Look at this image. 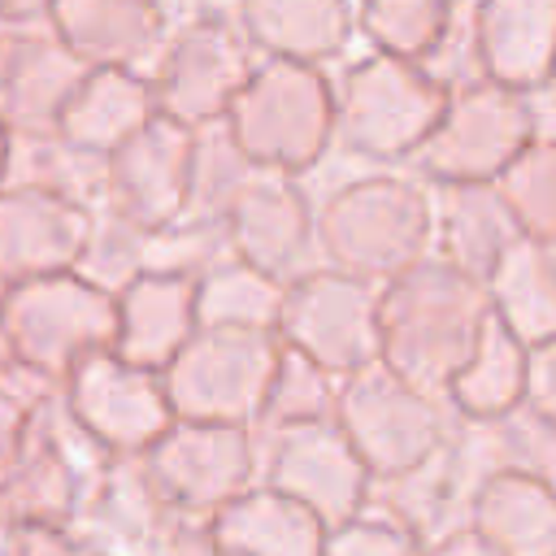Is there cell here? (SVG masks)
Masks as SVG:
<instances>
[{
  "instance_id": "6da1fadb",
  "label": "cell",
  "mask_w": 556,
  "mask_h": 556,
  "mask_svg": "<svg viewBox=\"0 0 556 556\" xmlns=\"http://www.w3.org/2000/svg\"><path fill=\"white\" fill-rule=\"evenodd\" d=\"M486 321V287L439 252H426L378 287V361L447 400V382L473 356Z\"/></svg>"
},
{
  "instance_id": "7a4b0ae2",
  "label": "cell",
  "mask_w": 556,
  "mask_h": 556,
  "mask_svg": "<svg viewBox=\"0 0 556 556\" xmlns=\"http://www.w3.org/2000/svg\"><path fill=\"white\" fill-rule=\"evenodd\" d=\"M434 252V191L408 165H378L317 200V256L369 282Z\"/></svg>"
},
{
  "instance_id": "3957f363",
  "label": "cell",
  "mask_w": 556,
  "mask_h": 556,
  "mask_svg": "<svg viewBox=\"0 0 556 556\" xmlns=\"http://www.w3.org/2000/svg\"><path fill=\"white\" fill-rule=\"evenodd\" d=\"M222 126L256 169L304 178L334 152V78L326 65L261 56Z\"/></svg>"
},
{
  "instance_id": "277c9868",
  "label": "cell",
  "mask_w": 556,
  "mask_h": 556,
  "mask_svg": "<svg viewBox=\"0 0 556 556\" xmlns=\"http://www.w3.org/2000/svg\"><path fill=\"white\" fill-rule=\"evenodd\" d=\"M443 104L447 87L421 61L369 48L334 78V148L365 165H408Z\"/></svg>"
},
{
  "instance_id": "5b68a950",
  "label": "cell",
  "mask_w": 556,
  "mask_h": 556,
  "mask_svg": "<svg viewBox=\"0 0 556 556\" xmlns=\"http://www.w3.org/2000/svg\"><path fill=\"white\" fill-rule=\"evenodd\" d=\"M117 295L78 269L39 274L4 287L0 300V348L52 382H61L83 356L113 348Z\"/></svg>"
},
{
  "instance_id": "8992f818",
  "label": "cell",
  "mask_w": 556,
  "mask_h": 556,
  "mask_svg": "<svg viewBox=\"0 0 556 556\" xmlns=\"http://www.w3.org/2000/svg\"><path fill=\"white\" fill-rule=\"evenodd\" d=\"M539 135V91L478 78L447 91V104L408 169L426 182H500Z\"/></svg>"
},
{
  "instance_id": "52a82bcc",
  "label": "cell",
  "mask_w": 556,
  "mask_h": 556,
  "mask_svg": "<svg viewBox=\"0 0 556 556\" xmlns=\"http://www.w3.org/2000/svg\"><path fill=\"white\" fill-rule=\"evenodd\" d=\"M282 361L278 330L256 326H195L182 352L161 369L174 417L256 426Z\"/></svg>"
},
{
  "instance_id": "ba28073f",
  "label": "cell",
  "mask_w": 556,
  "mask_h": 556,
  "mask_svg": "<svg viewBox=\"0 0 556 556\" xmlns=\"http://www.w3.org/2000/svg\"><path fill=\"white\" fill-rule=\"evenodd\" d=\"M334 421L361 452L374 482L395 478L426 460L452 430L456 413L443 395L421 391L391 365L374 361L348 374L334 391Z\"/></svg>"
},
{
  "instance_id": "9c48e42d",
  "label": "cell",
  "mask_w": 556,
  "mask_h": 556,
  "mask_svg": "<svg viewBox=\"0 0 556 556\" xmlns=\"http://www.w3.org/2000/svg\"><path fill=\"white\" fill-rule=\"evenodd\" d=\"M100 460L56 395L0 443V530L22 521H78Z\"/></svg>"
},
{
  "instance_id": "30bf717a",
  "label": "cell",
  "mask_w": 556,
  "mask_h": 556,
  "mask_svg": "<svg viewBox=\"0 0 556 556\" xmlns=\"http://www.w3.org/2000/svg\"><path fill=\"white\" fill-rule=\"evenodd\" d=\"M256 61L261 52L252 48L235 13L204 9V13L178 17L161 56L148 70L156 109L182 126L222 122L230 100L256 70Z\"/></svg>"
},
{
  "instance_id": "8fae6325",
  "label": "cell",
  "mask_w": 556,
  "mask_h": 556,
  "mask_svg": "<svg viewBox=\"0 0 556 556\" xmlns=\"http://www.w3.org/2000/svg\"><path fill=\"white\" fill-rule=\"evenodd\" d=\"M278 339L343 382L378 361V282L313 265L282 287Z\"/></svg>"
},
{
  "instance_id": "7c38bea8",
  "label": "cell",
  "mask_w": 556,
  "mask_h": 556,
  "mask_svg": "<svg viewBox=\"0 0 556 556\" xmlns=\"http://www.w3.org/2000/svg\"><path fill=\"white\" fill-rule=\"evenodd\" d=\"M61 404L104 460L148 452L174 426V404L161 374L126 361L113 348L83 356L61 378Z\"/></svg>"
},
{
  "instance_id": "4fadbf2b",
  "label": "cell",
  "mask_w": 556,
  "mask_h": 556,
  "mask_svg": "<svg viewBox=\"0 0 556 556\" xmlns=\"http://www.w3.org/2000/svg\"><path fill=\"white\" fill-rule=\"evenodd\" d=\"M139 460L174 513L191 526H204L217 508L243 495L261 469L256 434L248 426L191 417H174V426L148 452H139Z\"/></svg>"
},
{
  "instance_id": "5bb4252c",
  "label": "cell",
  "mask_w": 556,
  "mask_h": 556,
  "mask_svg": "<svg viewBox=\"0 0 556 556\" xmlns=\"http://www.w3.org/2000/svg\"><path fill=\"white\" fill-rule=\"evenodd\" d=\"M491 473H500V460H495L486 421L456 417L447 439L426 460H417L413 469H404L395 478L374 482L369 504L382 508L387 517H395L421 543H434V539L469 526L473 495Z\"/></svg>"
},
{
  "instance_id": "9a60e30c",
  "label": "cell",
  "mask_w": 556,
  "mask_h": 556,
  "mask_svg": "<svg viewBox=\"0 0 556 556\" xmlns=\"http://www.w3.org/2000/svg\"><path fill=\"white\" fill-rule=\"evenodd\" d=\"M256 478L308 504L330 530L356 517L374 495V473L365 469L334 413L256 434Z\"/></svg>"
},
{
  "instance_id": "2e32d148",
  "label": "cell",
  "mask_w": 556,
  "mask_h": 556,
  "mask_svg": "<svg viewBox=\"0 0 556 556\" xmlns=\"http://www.w3.org/2000/svg\"><path fill=\"white\" fill-rule=\"evenodd\" d=\"M230 252L261 274L291 282L321 265L317 256V200L295 174L252 169L226 208Z\"/></svg>"
},
{
  "instance_id": "e0dca14e",
  "label": "cell",
  "mask_w": 556,
  "mask_h": 556,
  "mask_svg": "<svg viewBox=\"0 0 556 556\" xmlns=\"http://www.w3.org/2000/svg\"><path fill=\"white\" fill-rule=\"evenodd\" d=\"M191 143H195V126H182L156 109L135 135H126L104 156L100 204L135 222L143 235L178 222L187 208Z\"/></svg>"
},
{
  "instance_id": "ac0fdd59",
  "label": "cell",
  "mask_w": 556,
  "mask_h": 556,
  "mask_svg": "<svg viewBox=\"0 0 556 556\" xmlns=\"http://www.w3.org/2000/svg\"><path fill=\"white\" fill-rule=\"evenodd\" d=\"M78 521L109 543V552L130 556H174V543L191 521L174 513L139 456H109L87 482Z\"/></svg>"
},
{
  "instance_id": "d6986e66",
  "label": "cell",
  "mask_w": 556,
  "mask_h": 556,
  "mask_svg": "<svg viewBox=\"0 0 556 556\" xmlns=\"http://www.w3.org/2000/svg\"><path fill=\"white\" fill-rule=\"evenodd\" d=\"M91 230V204L35 182H0V278L22 282L74 269Z\"/></svg>"
},
{
  "instance_id": "ffe728a7",
  "label": "cell",
  "mask_w": 556,
  "mask_h": 556,
  "mask_svg": "<svg viewBox=\"0 0 556 556\" xmlns=\"http://www.w3.org/2000/svg\"><path fill=\"white\" fill-rule=\"evenodd\" d=\"M43 22L78 61L148 74L178 17L165 0H52Z\"/></svg>"
},
{
  "instance_id": "44dd1931",
  "label": "cell",
  "mask_w": 556,
  "mask_h": 556,
  "mask_svg": "<svg viewBox=\"0 0 556 556\" xmlns=\"http://www.w3.org/2000/svg\"><path fill=\"white\" fill-rule=\"evenodd\" d=\"M83 74L87 61H78L48 22L17 26L0 56V122L13 135L56 130L61 109Z\"/></svg>"
},
{
  "instance_id": "7402d4cb",
  "label": "cell",
  "mask_w": 556,
  "mask_h": 556,
  "mask_svg": "<svg viewBox=\"0 0 556 556\" xmlns=\"http://www.w3.org/2000/svg\"><path fill=\"white\" fill-rule=\"evenodd\" d=\"M195 278L174 269H139L117 291V330L113 352L143 369H165L182 343L195 334Z\"/></svg>"
},
{
  "instance_id": "603a6c76",
  "label": "cell",
  "mask_w": 556,
  "mask_h": 556,
  "mask_svg": "<svg viewBox=\"0 0 556 556\" xmlns=\"http://www.w3.org/2000/svg\"><path fill=\"white\" fill-rule=\"evenodd\" d=\"M473 39L486 78L543 91L556 70V0H473Z\"/></svg>"
},
{
  "instance_id": "cb8c5ba5",
  "label": "cell",
  "mask_w": 556,
  "mask_h": 556,
  "mask_svg": "<svg viewBox=\"0 0 556 556\" xmlns=\"http://www.w3.org/2000/svg\"><path fill=\"white\" fill-rule=\"evenodd\" d=\"M204 530L230 556H326L330 534V526L308 504L261 478L226 508H217Z\"/></svg>"
},
{
  "instance_id": "d4e9b609",
  "label": "cell",
  "mask_w": 556,
  "mask_h": 556,
  "mask_svg": "<svg viewBox=\"0 0 556 556\" xmlns=\"http://www.w3.org/2000/svg\"><path fill=\"white\" fill-rule=\"evenodd\" d=\"M434 191V252L486 282L504 252L521 239L517 213L500 182H430Z\"/></svg>"
},
{
  "instance_id": "484cf974",
  "label": "cell",
  "mask_w": 556,
  "mask_h": 556,
  "mask_svg": "<svg viewBox=\"0 0 556 556\" xmlns=\"http://www.w3.org/2000/svg\"><path fill=\"white\" fill-rule=\"evenodd\" d=\"M261 56L330 65L356 35V0H235L230 9Z\"/></svg>"
},
{
  "instance_id": "4316f807",
  "label": "cell",
  "mask_w": 556,
  "mask_h": 556,
  "mask_svg": "<svg viewBox=\"0 0 556 556\" xmlns=\"http://www.w3.org/2000/svg\"><path fill=\"white\" fill-rule=\"evenodd\" d=\"M152 113H156V91L143 70L87 65V74L78 78V87L70 91V100L61 109L56 130L78 148L109 156Z\"/></svg>"
},
{
  "instance_id": "83f0119b",
  "label": "cell",
  "mask_w": 556,
  "mask_h": 556,
  "mask_svg": "<svg viewBox=\"0 0 556 556\" xmlns=\"http://www.w3.org/2000/svg\"><path fill=\"white\" fill-rule=\"evenodd\" d=\"M469 526L500 556H556V482L500 469L478 486Z\"/></svg>"
},
{
  "instance_id": "f1b7e54d",
  "label": "cell",
  "mask_w": 556,
  "mask_h": 556,
  "mask_svg": "<svg viewBox=\"0 0 556 556\" xmlns=\"http://www.w3.org/2000/svg\"><path fill=\"white\" fill-rule=\"evenodd\" d=\"M482 287L491 300V317L526 348L556 334V243L521 235Z\"/></svg>"
},
{
  "instance_id": "f546056e",
  "label": "cell",
  "mask_w": 556,
  "mask_h": 556,
  "mask_svg": "<svg viewBox=\"0 0 556 556\" xmlns=\"http://www.w3.org/2000/svg\"><path fill=\"white\" fill-rule=\"evenodd\" d=\"M526 352L530 348L491 317L473 356L447 382L452 413L469 417V421H491V417L513 413L526 400Z\"/></svg>"
},
{
  "instance_id": "4dcf8cb0",
  "label": "cell",
  "mask_w": 556,
  "mask_h": 556,
  "mask_svg": "<svg viewBox=\"0 0 556 556\" xmlns=\"http://www.w3.org/2000/svg\"><path fill=\"white\" fill-rule=\"evenodd\" d=\"M4 182H35V187L61 191V195L96 208L104 195V156L70 143L61 130L13 135Z\"/></svg>"
},
{
  "instance_id": "1f68e13d",
  "label": "cell",
  "mask_w": 556,
  "mask_h": 556,
  "mask_svg": "<svg viewBox=\"0 0 556 556\" xmlns=\"http://www.w3.org/2000/svg\"><path fill=\"white\" fill-rule=\"evenodd\" d=\"M282 287L287 282L261 274L256 265H248L239 256H226L208 274L195 278V313H200V326H256V330H278Z\"/></svg>"
},
{
  "instance_id": "d6a6232c",
  "label": "cell",
  "mask_w": 556,
  "mask_h": 556,
  "mask_svg": "<svg viewBox=\"0 0 556 556\" xmlns=\"http://www.w3.org/2000/svg\"><path fill=\"white\" fill-rule=\"evenodd\" d=\"M465 0H356V30L378 52L426 61L452 30Z\"/></svg>"
},
{
  "instance_id": "836d02e7",
  "label": "cell",
  "mask_w": 556,
  "mask_h": 556,
  "mask_svg": "<svg viewBox=\"0 0 556 556\" xmlns=\"http://www.w3.org/2000/svg\"><path fill=\"white\" fill-rule=\"evenodd\" d=\"M256 165L243 156V148L230 139V130L222 122L195 126V143H191V182H187V208L182 217H213L222 222L235 191L248 182Z\"/></svg>"
},
{
  "instance_id": "e575fe53",
  "label": "cell",
  "mask_w": 556,
  "mask_h": 556,
  "mask_svg": "<svg viewBox=\"0 0 556 556\" xmlns=\"http://www.w3.org/2000/svg\"><path fill=\"white\" fill-rule=\"evenodd\" d=\"M500 191L517 213L521 235L556 243V135H539L504 174Z\"/></svg>"
},
{
  "instance_id": "d590c367",
  "label": "cell",
  "mask_w": 556,
  "mask_h": 556,
  "mask_svg": "<svg viewBox=\"0 0 556 556\" xmlns=\"http://www.w3.org/2000/svg\"><path fill=\"white\" fill-rule=\"evenodd\" d=\"M334 391L339 378H330L321 365H313L308 356H300L295 348L282 343V361L274 369L269 395L261 404V417L252 426V434L291 426V421H313V417H330L334 413Z\"/></svg>"
},
{
  "instance_id": "8d00e7d4",
  "label": "cell",
  "mask_w": 556,
  "mask_h": 556,
  "mask_svg": "<svg viewBox=\"0 0 556 556\" xmlns=\"http://www.w3.org/2000/svg\"><path fill=\"white\" fill-rule=\"evenodd\" d=\"M74 269L117 295L143 269V230L135 222H126L122 213L96 204L91 208V230H87V243H83V256H78Z\"/></svg>"
},
{
  "instance_id": "74e56055",
  "label": "cell",
  "mask_w": 556,
  "mask_h": 556,
  "mask_svg": "<svg viewBox=\"0 0 556 556\" xmlns=\"http://www.w3.org/2000/svg\"><path fill=\"white\" fill-rule=\"evenodd\" d=\"M486 430H491V447H495L500 469L556 482V421H547L530 404H517L513 413L491 417Z\"/></svg>"
},
{
  "instance_id": "f35d334b",
  "label": "cell",
  "mask_w": 556,
  "mask_h": 556,
  "mask_svg": "<svg viewBox=\"0 0 556 556\" xmlns=\"http://www.w3.org/2000/svg\"><path fill=\"white\" fill-rule=\"evenodd\" d=\"M421 552L426 543L374 504H365L356 517L339 521L326 534V556H421Z\"/></svg>"
},
{
  "instance_id": "ab89813d",
  "label": "cell",
  "mask_w": 556,
  "mask_h": 556,
  "mask_svg": "<svg viewBox=\"0 0 556 556\" xmlns=\"http://www.w3.org/2000/svg\"><path fill=\"white\" fill-rule=\"evenodd\" d=\"M0 556H113L83 521H22L0 530Z\"/></svg>"
},
{
  "instance_id": "60d3db41",
  "label": "cell",
  "mask_w": 556,
  "mask_h": 556,
  "mask_svg": "<svg viewBox=\"0 0 556 556\" xmlns=\"http://www.w3.org/2000/svg\"><path fill=\"white\" fill-rule=\"evenodd\" d=\"M521 404L556 421V334L526 352V400Z\"/></svg>"
},
{
  "instance_id": "b9f144b4",
  "label": "cell",
  "mask_w": 556,
  "mask_h": 556,
  "mask_svg": "<svg viewBox=\"0 0 556 556\" xmlns=\"http://www.w3.org/2000/svg\"><path fill=\"white\" fill-rule=\"evenodd\" d=\"M421 556H500L473 526H460V530H452V534H443V539H434V543H426V552Z\"/></svg>"
},
{
  "instance_id": "7bdbcfd3",
  "label": "cell",
  "mask_w": 556,
  "mask_h": 556,
  "mask_svg": "<svg viewBox=\"0 0 556 556\" xmlns=\"http://www.w3.org/2000/svg\"><path fill=\"white\" fill-rule=\"evenodd\" d=\"M174 556H230L226 547H217L213 543V534L204 530V526H187L182 530V539L174 543Z\"/></svg>"
},
{
  "instance_id": "ee69618b",
  "label": "cell",
  "mask_w": 556,
  "mask_h": 556,
  "mask_svg": "<svg viewBox=\"0 0 556 556\" xmlns=\"http://www.w3.org/2000/svg\"><path fill=\"white\" fill-rule=\"evenodd\" d=\"M9 152H13V130L0 122V182H4V174H9Z\"/></svg>"
},
{
  "instance_id": "f6af8a7d",
  "label": "cell",
  "mask_w": 556,
  "mask_h": 556,
  "mask_svg": "<svg viewBox=\"0 0 556 556\" xmlns=\"http://www.w3.org/2000/svg\"><path fill=\"white\" fill-rule=\"evenodd\" d=\"M13 30H17V26L0 17V56H4V48H9V39H13Z\"/></svg>"
},
{
  "instance_id": "bcb514c9",
  "label": "cell",
  "mask_w": 556,
  "mask_h": 556,
  "mask_svg": "<svg viewBox=\"0 0 556 556\" xmlns=\"http://www.w3.org/2000/svg\"><path fill=\"white\" fill-rule=\"evenodd\" d=\"M543 91H547V96H552V100H556V70H552V83H547V87H543Z\"/></svg>"
},
{
  "instance_id": "7dc6e473",
  "label": "cell",
  "mask_w": 556,
  "mask_h": 556,
  "mask_svg": "<svg viewBox=\"0 0 556 556\" xmlns=\"http://www.w3.org/2000/svg\"><path fill=\"white\" fill-rule=\"evenodd\" d=\"M4 287H9V282L0 278V300H4ZM0 365H4V348H0Z\"/></svg>"
}]
</instances>
